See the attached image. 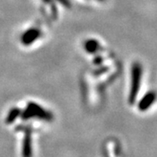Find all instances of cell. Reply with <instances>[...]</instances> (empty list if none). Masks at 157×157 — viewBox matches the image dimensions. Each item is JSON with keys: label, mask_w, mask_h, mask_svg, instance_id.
Instances as JSON below:
<instances>
[{"label": "cell", "mask_w": 157, "mask_h": 157, "mask_svg": "<svg viewBox=\"0 0 157 157\" xmlns=\"http://www.w3.org/2000/svg\"><path fill=\"white\" fill-rule=\"evenodd\" d=\"M141 66L139 63H135L132 67V74H131V88L129 92L128 102L129 104H134L137 98L140 86L141 78Z\"/></svg>", "instance_id": "obj_1"}, {"label": "cell", "mask_w": 157, "mask_h": 157, "mask_svg": "<svg viewBox=\"0 0 157 157\" xmlns=\"http://www.w3.org/2000/svg\"><path fill=\"white\" fill-rule=\"evenodd\" d=\"M39 117L44 120H51L52 114L50 113L46 112L41 107L38 106L33 102H31L28 104V107L25 111H24L21 117L23 120H27L31 117Z\"/></svg>", "instance_id": "obj_2"}, {"label": "cell", "mask_w": 157, "mask_h": 157, "mask_svg": "<svg viewBox=\"0 0 157 157\" xmlns=\"http://www.w3.org/2000/svg\"><path fill=\"white\" fill-rule=\"evenodd\" d=\"M155 99H156V94L155 92L151 91V92L147 93L146 94L142 97V99L140 100L139 104H138L139 110L141 112L147 111L155 103Z\"/></svg>", "instance_id": "obj_3"}, {"label": "cell", "mask_w": 157, "mask_h": 157, "mask_svg": "<svg viewBox=\"0 0 157 157\" xmlns=\"http://www.w3.org/2000/svg\"><path fill=\"white\" fill-rule=\"evenodd\" d=\"M41 33L38 29H29L21 37V41L24 45H28L32 43H33L36 39L40 37Z\"/></svg>", "instance_id": "obj_4"}, {"label": "cell", "mask_w": 157, "mask_h": 157, "mask_svg": "<svg viewBox=\"0 0 157 157\" xmlns=\"http://www.w3.org/2000/svg\"><path fill=\"white\" fill-rule=\"evenodd\" d=\"M100 48V44L94 39H89L85 43V49L89 53H94Z\"/></svg>", "instance_id": "obj_5"}, {"label": "cell", "mask_w": 157, "mask_h": 157, "mask_svg": "<svg viewBox=\"0 0 157 157\" xmlns=\"http://www.w3.org/2000/svg\"><path fill=\"white\" fill-rule=\"evenodd\" d=\"M31 135L29 132H26L25 137L24 139V145H23V155L25 156L31 155Z\"/></svg>", "instance_id": "obj_6"}, {"label": "cell", "mask_w": 157, "mask_h": 157, "mask_svg": "<svg viewBox=\"0 0 157 157\" xmlns=\"http://www.w3.org/2000/svg\"><path fill=\"white\" fill-rule=\"evenodd\" d=\"M20 114V110L17 108V107H14L13 109H11L10 113H8V116L6 118V123L7 124H11L12 123L17 116H19Z\"/></svg>", "instance_id": "obj_7"}, {"label": "cell", "mask_w": 157, "mask_h": 157, "mask_svg": "<svg viewBox=\"0 0 157 157\" xmlns=\"http://www.w3.org/2000/svg\"><path fill=\"white\" fill-rule=\"evenodd\" d=\"M102 59H103L101 57H97L94 60V63H95L96 65H101V62H102Z\"/></svg>", "instance_id": "obj_8"}, {"label": "cell", "mask_w": 157, "mask_h": 157, "mask_svg": "<svg viewBox=\"0 0 157 157\" xmlns=\"http://www.w3.org/2000/svg\"><path fill=\"white\" fill-rule=\"evenodd\" d=\"M59 2L61 3L63 6H67V7L69 6V3H68L67 0H59Z\"/></svg>", "instance_id": "obj_9"}, {"label": "cell", "mask_w": 157, "mask_h": 157, "mask_svg": "<svg viewBox=\"0 0 157 157\" xmlns=\"http://www.w3.org/2000/svg\"><path fill=\"white\" fill-rule=\"evenodd\" d=\"M99 1H103V0H99Z\"/></svg>", "instance_id": "obj_10"}]
</instances>
